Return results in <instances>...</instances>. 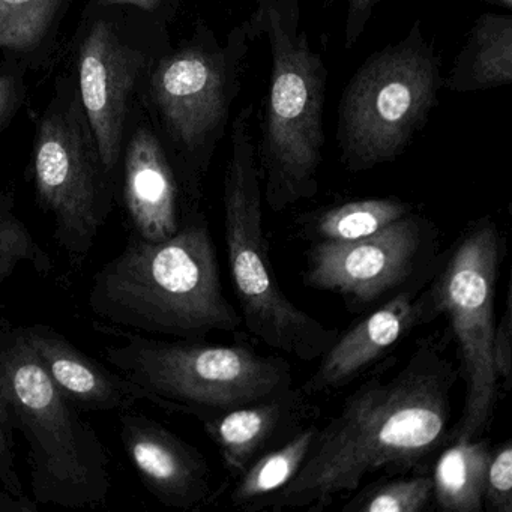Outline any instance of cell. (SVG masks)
<instances>
[{
	"label": "cell",
	"mask_w": 512,
	"mask_h": 512,
	"mask_svg": "<svg viewBox=\"0 0 512 512\" xmlns=\"http://www.w3.org/2000/svg\"><path fill=\"white\" fill-rule=\"evenodd\" d=\"M457 365L436 338H424L397 373L353 391L340 412L317 430L295 478L251 511L328 508L367 476L404 469L449 442Z\"/></svg>",
	"instance_id": "1"
},
{
	"label": "cell",
	"mask_w": 512,
	"mask_h": 512,
	"mask_svg": "<svg viewBox=\"0 0 512 512\" xmlns=\"http://www.w3.org/2000/svg\"><path fill=\"white\" fill-rule=\"evenodd\" d=\"M101 322L176 340H205L242 328L221 286L217 248L199 208L185 209L172 238L149 242L131 233L127 247L92 280L88 299Z\"/></svg>",
	"instance_id": "2"
},
{
	"label": "cell",
	"mask_w": 512,
	"mask_h": 512,
	"mask_svg": "<svg viewBox=\"0 0 512 512\" xmlns=\"http://www.w3.org/2000/svg\"><path fill=\"white\" fill-rule=\"evenodd\" d=\"M271 53L262 139L263 203L283 212L319 191L325 149V62L302 29L299 0H257L253 13Z\"/></svg>",
	"instance_id": "3"
},
{
	"label": "cell",
	"mask_w": 512,
	"mask_h": 512,
	"mask_svg": "<svg viewBox=\"0 0 512 512\" xmlns=\"http://www.w3.org/2000/svg\"><path fill=\"white\" fill-rule=\"evenodd\" d=\"M0 412L29 445L40 505L85 509L112 490V457L79 409L56 388L22 328L0 329Z\"/></svg>",
	"instance_id": "4"
},
{
	"label": "cell",
	"mask_w": 512,
	"mask_h": 512,
	"mask_svg": "<svg viewBox=\"0 0 512 512\" xmlns=\"http://www.w3.org/2000/svg\"><path fill=\"white\" fill-rule=\"evenodd\" d=\"M254 104L230 122V154L224 175V241L233 292L248 334L301 361L319 359L337 329L293 304L278 286L263 227V193L254 137Z\"/></svg>",
	"instance_id": "5"
},
{
	"label": "cell",
	"mask_w": 512,
	"mask_h": 512,
	"mask_svg": "<svg viewBox=\"0 0 512 512\" xmlns=\"http://www.w3.org/2000/svg\"><path fill=\"white\" fill-rule=\"evenodd\" d=\"M92 326L121 340L104 347L107 362L152 392L166 412L203 422L293 386L286 359L260 355L250 346L154 340L101 320Z\"/></svg>",
	"instance_id": "6"
},
{
	"label": "cell",
	"mask_w": 512,
	"mask_h": 512,
	"mask_svg": "<svg viewBox=\"0 0 512 512\" xmlns=\"http://www.w3.org/2000/svg\"><path fill=\"white\" fill-rule=\"evenodd\" d=\"M505 253L502 229L485 215L458 236L422 289L428 320L445 316L451 326L464 382L463 410L449 442L479 439L494 419L500 392L493 365L494 298Z\"/></svg>",
	"instance_id": "7"
},
{
	"label": "cell",
	"mask_w": 512,
	"mask_h": 512,
	"mask_svg": "<svg viewBox=\"0 0 512 512\" xmlns=\"http://www.w3.org/2000/svg\"><path fill=\"white\" fill-rule=\"evenodd\" d=\"M442 88L439 58L421 23L373 53L347 83L338 106V148L346 169L365 172L400 157Z\"/></svg>",
	"instance_id": "8"
},
{
	"label": "cell",
	"mask_w": 512,
	"mask_h": 512,
	"mask_svg": "<svg viewBox=\"0 0 512 512\" xmlns=\"http://www.w3.org/2000/svg\"><path fill=\"white\" fill-rule=\"evenodd\" d=\"M257 38L262 34L253 14L233 26L224 44L203 28L193 43L164 58L152 74L155 104L182 158L179 187L194 206H199L200 181L229 127Z\"/></svg>",
	"instance_id": "9"
},
{
	"label": "cell",
	"mask_w": 512,
	"mask_h": 512,
	"mask_svg": "<svg viewBox=\"0 0 512 512\" xmlns=\"http://www.w3.org/2000/svg\"><path fill=\"white\" fill-rule=\"evenodd\" d=\"M37 200L55 218V239L82 262L94 247L112 209V181L107 178L76 109L53 107L46 113L34 149Z\"/></svg>",
	"instance_id": "10"
},
{
	"label": "cell",
	"mask_w": 512,
	"mask_h": 512,
	"mask_svg": "<svg viewBox=\"0 0 512 512\" xmlns=\"http://www.w3.org/2000/svg\"><path fill=\"white\" fill-rule=\"evenodd\" d=\"M434 233L416 212L358 241H317L304 284L364 308L391 298L431 271Z\"/></svg>",
	"instance_id": "11"
},
{
	"label": "cell",
	"mask_w": 512,
	"mask_h": 512,
	"mask_svg": "<svg viewBox=\"0 0 512 512\" xmlns=\"http://www.w3.org/2000/svg\"><path fill=\"white\" fill-rule=\"evenodd\" d=\"M143 64V56L122 43L106 22L94 23L80 47L79 83L83 109L110 181L121 157L128 100Z\"/></svg>",
	"instance_id": "12"
},
{
	"label": "cell",
	"mask_w": 512,
	"mask_h": 512,
	"mask_svg": "<svg viewBox=\"0 0 512 512\" xmlns=\"http://www.w3.org/2000/svg\"><path fill=\"white\" fill-rule=\"evenodd\" d=\"M121 442L146 490L164 506L196 511L214 497L212 470L202 451L161 422L124 410Z\"/></svg>",
	"instance_id": "13"
},
{
	"label": "cell",
	"mask_w": 512,
	"mask_h": 512,
	"mask_svg": "<svg viewBox=\"0 0 512 512\" xmlns=\"http://www.w3.org/2000/svg\"><path fill=\"white\" fill-rule=\"evenodd\" d=\"M430 272L385 299L344 334L338 332L334 343L320 356L316 371L299 388L302 394L308 398L319 397L349 385L391 352L413 329L430 323L422 299V289L430 280Z\"/></svg>",
	"instance_id": "14"
},
{
	"label": "cell",
	"mask_w": 512,
	"mask_h": 512,
	"mask_svg": "<svg viewBox=\"0 0 512 512\" xmlns=\"http://www.w3.org/2000/svg\"><path fill=\"white\" fill-rule=\"evenodd\" d=\"M22 332L56 388L77 409L127 410L140 400L158 407L157 397L152 392L80 352L52 326L35 323L22 328Z\"/></svg>",
	"instance_id": "15"
},
{
	"label": "cell",
	"mask_w": 512,
	"mask_h": 512,
	"mask_svg": "<svg viewBox=\"0 0 512 512\" xmlns=\"http://www.w3.org/2000/svg\"><path fill=\"white\" fill-rule=\"evenodd\" d=\"M124 205L133 235L149 242L172 238L184 220L181 187L160 140L140 128L124 161Z\"/></svg>",
	"instance_id": "16"
},
{
	"label": "cell",
	"mask_w": 512,
	"mask_h": 512,
	"mask_svg": "<svg viewBox=\"0 0 512 512\" xmlns=\"http://www.w3.org/2000/svg\"><path fill=\"white\" fill-rule=\"evenodd\" d=\"M307 395L289 388L265 400L230 410L202 422L217 445L224 466L233 478L245 472L260 455L283 443L299 430L307 415Z\"/></svg>",
	"instance_id": "17"
},
{
	"label": "cell",
	"mask_w": 512,
	"mask_h": 512,
	"mask_svg": "<svg viewBox=\"0 0 512 512\" xmlns=\"http://www.w3.org/2000/svg\"><path fill=\"white\" fill-rule=\"evenodd\" d=\"M512 83V16L482 14L455 58L443 88L452 92L487 91Z\"/></svg>",
	"instance_id": "18"
},
{
	"label": "cell",
	"mask_w": 512,
	"mask_h": 512,
	"mask_svg": "<svg viewBox=\"0 0 512 512\" xmlns=\"http://www.w3.org/2000/svg\"><path fill=\"white\" fill-rule=\"evenodd\" d=\"M491 445L487 439L451 442L437 458L433 500L446 512L484 511V484Z\"/></svg>",
	"instance_id": "19"
},
{
	"label": "cell",
	"mask_w": 512,
	"mask_h": 512,
	"mask_svg": "<svg viewBox=\"0 0 512 512\" xmlns=\"http://www.w3.org/2000/svg\"><path fill=\"white\" fill-rule=\"evenodd\" d=\"M316 425L299 428L292 437L260 455L230 491V503L251 511L254 505L286 487L304 464L316 439Z\"/></svg>",
	"instance_id": "20"
},
{
	"label": "cell",
	"mask_w": 512,
	"mask_h": 512,
	"mask_svg": "<svg viewBox=\"0 0 512 512\" xmlns=\"http://www.w3.org/2000/svg\"><path fill=\"white\" fill-rule=\"evenodd\" d=\"M413 212L397 197L353 200L307 215L302 232L314 241H358L380 232Z\"/></svg>",
	"instance_id": "21"
},
{
	"label": "cell",
	"mask_w": 512,
	"mask_h": 512,
	"mask_svg": "<svg viewBox=\"0 0 512 512\" xmlns=\"http://www.w3.org/2000/svg\"><path fill=\"white\" fill-rule=\"evenodd\" d=\"M61 0H0V49L29 52L49 32Z\"/></svg>",
	"instance_id": "22"
},
{
	"label": "cell",
	"mask_w": 512,
	"mask_h": 512,
	"mask_svg": "<svg viewBox=\"0 0 512 512\" xmlns=\"http://www.w3.org/2000/svg\"><path fill=\"white\" fill-rule=\"evenodd\" d=\"M29 263L38 274L49 275L53 260L25 223L14 212L11 193L0 194V284L11 277L17 266Z\"/></svg>",
	"instance_id": "23"
},
{
	"label": "cell",
	"mask_w": 512,
	"mask_h": 512,
	"mask_svg": "<svg viewBox=\"0 0 512 512\" xmlns=\"http://www.w3.org/2000/svg\"><path fill=\"white\" fill-rule=\"evenodd\" d=\"M431 502V475H415L368 485L343 509L349 512H422L427 511Z\"/></svg>",
	"instance_id": "24"
},
{
	"label": "cell",
	"mask_w": 512,
	"mask_h": 512,
	"mask_svg": "<svg viewBox=\"0 0 512 512\" xmlns=\"http://www.w3.org/2000/svg\"><path fill=\"white\" fill-rule=\"evenodd\" d=\"M493 512H512V443L491 448L484 484V508Z\"/></svg>",
	"instance_id": "25"
},
{
	"label": "cell",
	"mask_w": 512,
	"mask_h": 512,
	"mask_svg": "<svg viewBox=\"0 0 512 512\" xmlns=\"http://www.w3.org/2000/svg\"><path fill=\"white\" fill-rule=\"evenodd\" d=\"M512 296L511 286L506 289L505 308L496 322L493 335V365L503 392L511 391L512 374Z\"/></svg>",
	"instance_id": "26"
},
{
	"label": "cell",
	"mask_w": 512,
	"mask_h": 512,
	"mask_svg": "<svg viewBox=\"0 0 512 512\" xmlns=\"http://www.w3.org/2000/svg\"><path fill=\"white\" fill-rule=\"evenodd\" d=\"M0 485L16 496H23V485L16 469L13 430L0 412Z\"/></svg>",
	"instance_id": "27"
},
{
	"label": "cell",
	"mask_w": 512,
	"mask_h": 512,
	"mask_svg": "<svg viewBox=\"0 0 512 512\" xmlns=\"http://www.w3.org/2000/svg\"><path fill=\"white\" fill-rule=\"evenodd\" d=\"M382 0H343L344 8H346V16H344V47L347 50L352 49L359 38L367 29L368 22L373 16L374 8L380 4Z\"/></svg>",
	"instance_id": "28"
},
{
	"label": "cell",
	"mask_w": 512,
	"mask_h": 512,
	"mask_svg": "<svg viewBox=\"0 0 512 512\" xmlns=\"http://www.w3.org/2000/svg\"><path fill=\"white\" fill-rule=\"evenodd\" d=\"M20 80L10 74H0V125L13 112L20 98Z\"/></svg>",
	"instance_id": "29"
},
{
	"label": "cell",
	"mask_w": 512,
	"mask_h": 512,
	"mask_svg": "<svg viewBox=\"0 0 512 512\" xmlns=\"http://www.w3.org/2000/svg\"><path fill=\"white\" fill-rule=\"evenodd\" d=\"M40 503L29 499L25 494L16 496L0 485V512H38Z\"/></svg>",
	"instance_id": "30"
},
{
	"label": "cell",
	"mask_w": 512,
	"mask_h": 512,
	"mask_svg": "<svg viewBox=\"0 0 512 512\" xmlns=\"http://www.w3.org/2000/svg\"><path fill=\"white\" fill-rule=\"evenodd\" d=\"M164 0H100L103 5H133L143 11L158 10Z\"/></svg>",
	"instance_id": "31"
},
{
	"label": "cell",
	"mask_w": 512,
	"mask_h": 512,
	"mask_svg": "<svg viewBox=\"0 0 512 512\" xmlns=\"http://www.w3.org/2000/svg\"><path fill=\"white\" fill-rule=\"evenodd\" d=\"M479 2H484V4L496 5V7L505 8L508 13H511L512 10V0H479Z\"/></svg>",
	"instance_id": "32"
}]
</instances>
